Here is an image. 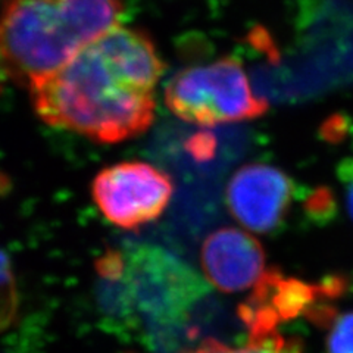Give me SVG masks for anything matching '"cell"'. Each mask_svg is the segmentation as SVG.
Here are the masks:
<instances>
[{
	"mask_svg": "<svg viewBox=\"0 0 353 353\" xmlns=\"http://www.w3.org/2000/svg\"><path fill=\"white\" fill-rule=\"evenodd\" d=\"M341 285L340 279L312 284L285 277L277 270H267L237 314L249 334L268 333L301 315L309 318L318 306L340 294Z\"/></svg>",
	"mask_w": 353,
	"mask_h": 353,
	"instance_id": "cell-6",
	"label": "cell"
},
{
	"mask_svg": "<svg viewBox=\"0 0 353 353\" xmlns=\"http://www.w3.org/2000/svg\"><path fill=\"white\" fill-rule=\"evenodd\" d=\"M18 314L17 281L9 258L0 250V331L12 325Z\"/></svg>",
	"mask_w": 353,
	"mask_h": 353,
	"instance_id": "cell-10",
	"label": "cell"
},
{
	"mask_svg": "<svg viewBox=\"0 0 353 353\" xmlns=\"http://www.w3.org/2000/svg\"><path fill=\"white\" fill-rule=\"evenodd\" d=\"M327 353H353V311L337 314L328 319Z\"/></svg>",
	"mask_w": 353,
	"mask_h": 353,
	"instance_id": "cell-11",
	"label": "cell"
},
{
	"mask_svg": "<svg viewBox=\"0 0 353 353\" xmlns=\"http://www.w3.org/2000/svg\"><path fill=\"white\" fill-rule=\"evenodd\" d=\"M337 180L343 189L347 214L353 219V157L345 158L337 165Z\"/></svg>",
	"mask_w": 353,
	"mask_h": 353,
	"instance_id": "cell-12",
	"label": "cell"
},
{
	"mask_svg": "<svg viewBox=\"0 0 353 353\" xmlns=\"http://www.w3.org/2000/svg\"><path fill=\"white\" fill-rule=\"evenodd\" d=\"M165 103L175 117L202 127L256 119L270 109L252 90L243 65L230 57L176 72L165 88Z\"/></svg>",
	"mask_w": 353,
	"mask_h": 353,
	"instance_id": "cell-4",
	"label": "cell"
},
{
	"mask_svg": "<svg viewBox=\"0 0 353 353\" xmlns=\"http://www.w3.org/2000/svg\"><path fill=\"white\" fill-rule=\"evenodd\" d=\"M184 353H303V347L299 340L285 337L279 333V330H274L268 333L249 334L243 346L233 347L218 340L208 339Z\"/></svg>",
	"mask_w": 353,
	"mask_h": 353,
	"instance_id": "cell-9",
	"label": "cell"
},
{
	"mask_svg": "<svg viewBox=\"0 0 353 353\" xmlns=\"http://www.w3.org/2000/svg\"><path fill=\"white\" fill-rule=\"evenodd\" d=\"M296 185L289 174L268 163H246L227 183L225 205L246 230L268 234L277 230L294 201Z\"/></svg>",
	"mask_w": 353,
	"mask_h": 353,
	"instance_id": "cell-7",
	"label": "cell"
},
{
	"mask_svg": "<svg viewBox=\"0 0 353 353\" xmlns=\"http://www.w3.org/2000/svg\"><path fill=\"white\" fill-rule=\"evenodd\" d=\"M90 192L94 205L110 224L137 230L165 212L174 194V183L152 163L125 161L99 171Z\"/></svg>",
	"mask_w": 353,
	"mask_h": 353,
	"instance_id": "cell-5",
	"label": "cell"
},
{
	"mask_svg": "<svg viewBox=\"0 0 353 353\" xmlns=\"http://www.w3.org/2000/svg\"><path fill=\"white\" fill-rule=\"evenodd\" d=\"M123 0H5L0 83L30 87L118 27Z\"/></svg>",
	"mask_w": 353,
	"mask_h": 353,
	"instance_id": "cell-2",
	"label": "cell"
},
{
	"mask_svg": "<svg viewBox=\"0 0 353 353\" xmlns=\"http://www.w3.org/2000/svg\"><path fill=\"white\" fill-rule=\"evenodd\" d=\"M267 256L261 243L248 231L221 227L209 234L201 248L206 280L224 293L243 292L261 280Z\"/></svg>",
	"mask_w": 353,
	"mask_h": 353,
	"instance_id": "cell-8",
	"label": "cell"
},
{
	"mask_svg": "<svg viewBox=\"0 0 353 353\" xmlns=\"http://www.w3.org/2000/svg\"><path fill=\"white\" fill-rule=\"evenodd\" d=\"M165 65L152 39L115 27L28 87L37 117L97 143H121L150 128Z\"/></svg>",
	"mask_w": 353,
	"mask_h": 353,
	"instance_id": "cell-1",
	"label": "cell"
},
{
	"mask_svg": "<svg viewBox=\"0 0 353 353\" xmlns=\"http://www.w3.org/2000/svg\"><path fill=\"white\" fill-rule=\"evenodd\" d=\"M97 271L108 284L118 287L124 311L146 325H181L206 293L193 270L154 246H139L125 253L109 250L97 262Z\"/></svg>",
	"mask_w": 353,
	"mask_h": 353,
	"instance_id": "cell-3",
	"label": "cell"
}]
</instances>
